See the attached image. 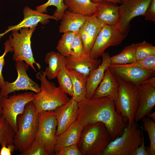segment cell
I'll list each match as a JSON object with an SVG mask.
<instances>
[{
  "mask_svg": "<svg viewBox=\"0 0 155 155\" xmlns=\"http://www.w3.org/2000/svg\"><path fill=\"white\" fill-rule=\"evenodd\" d=\"M119 83L129 82L138 87L145 80L154 76L155 72L149 71L128 64H110L108 67Z\"/></svg>",
  "mask_w": 155,
  "mask_h": 155,
  "instance_id": "5bb4252c",
  "label": "cell"
},
{
  "mask_svg": "<svg viewBox=\"0 0 155 155\" xmlns=\"http://www.w3.org/2000/svg\"><path fill=\"white\" fill-rule=\"evenodd\" d=\"M15 133L2 115L0 116V144L7 146L13 145Z\"/></svg>",
  "mask_w": 155,
  "mask_h": 155,
  "instance_id": "f1b7e54d",
  "label": "cell"
},
{
  "mask_svg": "<svg viewBox=\"0 0 155 155\" xmlns=\"http://www.w3.org/2000/svg\"><path fill=\"white\" fill-rule=\"evenodd\" d=\"M135 51L136 61L155 55V46L145 40L136 43Z\"/></svg>",
  "mask_w": 155,
  "mask_h": 155,
  "instance_id": "d6a6232c",
  "label": "cell"
},
{
  "mask_svg": "<svg viewBox=\"0 0 155 155\" xmlns=\"http://www.w3.org/2000/svg\"><path fill=\"white\" fill-rule=\"evenodd\" d=\"M53 111L57 122V137L77 120L79 112L78 103L71 97L67 103Z\"/></svg>",
  "mask_w": 155,
  "mask_h": 155,
  "instance_id": "9a60e30c",
  "label": "cell"
},
{
  "mask_svg": "<svg viewBox=\"0 0 155 155\" xmlns=\"http://www.w3.org/2000/svg\"><path fill=\"white\" fill-rule=\"evenodd\" d=\"M36 26L12 31L9 39V44L13 48L14 52L13 60L16 62L24 61L36 72V71L34 64H35L38 69H41V66L34 59L31 47V38Z\"/></svg>",
  "mask_w": 155,
  "mask_h": 155,
  "instance_id": "8992f818",
  "label": "cell"
},
{
  "mask_svg": "<svg viewBox=\"0 0 155 155\" xmlns=\"http://www.w3.org/2000/svg\"><path fill=\"white\" fill-rule=\"evenodd\" d=\"M67 71L71 80L74 93L73 96L71 97L78 103L86 97L87 78L75 70L69 69Z\"/></svg>",
  "mask_w": 155,
  "mask_h": 155,
  "instance_id": "484cf974",
  "label": "cell"
},
{
  "mask_svg": "<svg viewBox=\"0 0 155 155\" xmlns=\"http://www.w3.org/2000/svg\"><path fill=\"white\" fill-rule=\"evenodd\" d=\"M127 64L140 68L146 71L155 72V55L137 60L134 63Z\"/></svg>",
  "mask_w": 155,
  "mask_h": 155,
  "instance_id": "d590c367",
  "label": "cell"
},
{
  "mask_svg": "<svg viewBox=\"0 0 155 155\" xmlns=\"http://www.w3.org/2000/svg\"><path fill=\"white\" fill-rule=\"evenodd\" d=\"M143 16L146 20L155 22V0H152Z\"/></svg>",
  "mask_w": 155,
  "mask_h": 155,
  "instance_id": "f35d334b",
  "label": "cell"
},
{
  "mask_svg": "<svg viewBox=\"0 0 155 155\" xmlns=\"http://www.w3.org/2000/svg\"><path fill=\"white\" fill-rule=\"evenodd\" d=\"M38 117V127L36 137L41 140L47 155H54L57 126L55 113L53 111H42L39 113Z\"/></svg>",
  "mask_w": 155,
  "mask_h": 155,
  "instance_id": "30bf717a",
  "label": "cell"
},
{
  "mask_svg": "<svg viewBox=\"0 0 155 155\" xmlns=\"http://www.w3.org/2000/svg\"><path fill=\"white\" fill-rule=\"evenodd\" d=\"M142 131L135 121L128 122L121 135L111 140L102 155H132L142 144Z\"/></svg>",
  "mask_w": 155,
  "mask_h": 155,
  "instance_id": "5b68a950",
  "label": "cell"
},
{
  "mask_svg": "<svg viewBox=\"0 0 155 155\" xmlns=\"http://www.w3.org/2000/svg\"><path fill=\"white\" fill-rule=\"evenodd\" d=\"M83 128L82 125L76 120L57 137L54 148V155L64 147L77 144Z\"/></svg>",
  "mask_w": 155,
  "mask_h": 155,
  "instance_id": "44dd1931",
  "label": "cell"
},
{
  "mask_svg": "<svg viewBox=\"0 0 155 155\" xmlns=\"http://www.w3.org/2000/svg\"><path fill=\"white\" fill-rule=\"evenodd\" d=\"M142 119L143 129L147 132L150 143L149 147L146 149L149 155H155V122L148 117H145Z\"/></svg>",
  "mask_w": 155,
  "mask_h": 155,
  "instance_id": "4dcf8cb0",
  "label": "cell"
},
{
  "mask_svg": "<svg viewBox=\"0 0 155 155\" xmlns=\"http://www.w3.org/2000/svg\"><path fill=\"white\" fill-rule=\"evenodd\" d=\"M64 2L70 11L90 16L94 15L100 1L94 3L91 0H64Z\"/></svg>",
  "mask_w": 155,
  "mask_h": 155,
  "instance_id": "d4e9b609",
  "label": "cell"
},
{
  "mask_svg": "<svg viewBox=\"0 0 155 155\" xmlns=\"http://www.w3.org/2000/svg\"><path fill=\"white\" fill-rule=\"evenodd\" d=\"M55 155H82L79 150L77 144L63 148Z\"/></svg>",
  "mask_w": 155,
  "mask_h": 155,
  "instance_id": "74e56055",
  "label": "cell"
},
{
  "mask_svg": "<svg viewBox=\"0 0 155 155\" xmlns=\"http://www.w3.org/2000/svg\"><path fill=\"white\" fill-rule=\"evenodd\" d=\"M34 94L33 92H29L3 97L2 115L15 134L18 131V117L23 114L26 105L32 101Z\"/></svg>",
  "mask_w": 155,
  "mask_h": 155,
  "instance_id": "ba28073f",
  "label": "cell"
},
{
  "mask_svg": "<svg viewBox=\"0 0 155 155\" xmlns=\"http://www.w3.org/2000/svg\"><path fill=\"white\" fill-rule=\"evenodd\" d=\"M121 0H92V1L94 3H97L102 1H108L115 4L119 3L121 4Z\"/></svg>",
  "mask_w": 155,
  "mask_h": 155,
  "instance_id": "b9f144b4",
  "label": "cell"
},
{
  "mask_svg": "<svg viewBox=\"0 0 155 155\" xmlns=\"http://www.w3.org/2000/svg\"><path fill=\"white\" fill-rule=\"evenodd\" d=\"M119 86V82L108 67L92 98L110 97L113 99L115 102L117 99Z\"/></svg>",
  "mask_w": 155,
  "mask_h": 155,
  "instance_id": "ffe728a7",
  "label": "cell"
},
{
  "mask_svg": "<svg viewBox=\"0 0 155 155\" xmlns=\"http://www.w3.org/2000/svg\"><path fill=\"white\" fill-rule=\"evenodd\" d=\"M102 60L100 65L90 73L86 82V97L92 98L98 86L102 80L105 70L111 64V57L104 52L101 56Z\"/></svg>",
  "mask_w": 155,
  "mask_h": 155,
  "instance_id": "d6986e66",
  "label": "cell"
},
{
  "mask_svg": "<svg viewBox=\"0 0 155 155\" xmlns=\"http://www.w3.org/2000/svg\"><path fill=\"white\" fill-rule=\"evenodd\" d=\"M117 4L100 1L94 15L104 24L115 26L119 16V6Z\"/></svg>",
  "mask_w": 155,
  "mask_h": 155,
  "instance_id": "7402d4cb",
  "label": "cell"
},
{
  "mask_svg": "<svg viewBox=\"0 0 155 155\" xmlns=\"http://www.w3.org/2000/svg\"><path fill=\"white\" fill-rule=\"evenodd\" d=\"M152 0H121L119 6V16L115 25L121 32L127 35L130 23L134 18L144 15Z\"/></svg>",
  "mask_w": 155,
  "mask_h": 155,
  "instance_id": "9c48e42d",
  "label": "cell"
},
{
  "mask_svg": "<svg viewBox=\"0 0 155 155\" xmlns=\"http://www.w3.org/2000/svg\"><path fill=\"white\" fill-rule=\"evenodd\" d=\"M147 116L150 118L152 120L155 122V112H150L148 114Z\"/></svg>",
  "mask_w": 155,
  "mask_h": 155,
  "instance_id": "7bdbcfd3",
  "label": "cell"
},
{
  "mask_svg": "<svg viewBox=\"0 0 155 155\" xmlns=\"http://www.w3.org/2000/svg\"><path fill=\"white\" fill-rule=\"evenodd\" d=\"M119 83L118 96L114 102L115 109L125 120L132 122L137 107L138 87L129 82Z\"/></svg>",
  "mask_w": 155,
  "mask_h": 155,
  "instance_id": "52a82bcc",
  "label": "cell"
},
{
  "mask_svg": "<svg viewBox=\"0 0 155 155\" xmlns=\"http://www.w3.org/2000/svg\"><path fill=\"white\" fill-rule=\"evenodd\" d=\"M138 105L134 117L137 123L151 112L155 105V77L143 82L137 87Z\"/></svg>",
  "mask_w": 155,
  "mask_h": 155,
  "instance_id": "7c38bea8",
  "label": "cell"
},
{
  "mask_svg": "<svg viewBox=\"0 0 155 155\" xmlns=\"http://www.w3.org/2000/svg\"><path fill=\"white\" fill-rule=\"evenodd\" d=\"M127 36L120 31L115 26L104 24L92 49L90 54V56L98 59L109 47L120 44Z\"/></svg>",
  "mask_w": 155,
  "mask_h": 155,
  "instance_id": "8fae6325",
  "label": "cell"
},
{
  "mask_svg": "<svg viewBox=\"0 0 155 155\" xmlns=\"http://www.w3.org/2000/svg\"><path fill=\"white\" fill-rule=\"evenodd\" d=\"M89 16L66 10L61 19L59 32L62 33L67 32H78Z\"/></svg>",
  "mask_w": 155,
  "mask_h": 155,
  "instance_id": "603a6c76",
  "label": "cell"
},
{
  "mask_svg": "<svg viewBox=\"0 0 155 155\" xmlns=\"http://www.w3.org/2000/svg\"><path fill=\"white\" fill-rule=\"evenodd\" d=\"M20 155H48L41 140L36 137L34 140Z\"/></svg>",
  "mask_w": 155,
  "mask_h": 155,
  "instance_id": "836d02e7",
  "label": "cell"
},
{
  "mask_svg": "<svg viewBox=\"0 0 155 155\" xmlns=\"http://www.w3.org/2000/svg\"><path fill=\"white\" fill-rule=\"evenodd\" d=\"M104 24L94 15L89 17L78 32L83 42L84 53L90 54L96 38Z\"/></svg>",
  "mask_w": 155,
  "mask_h": 155,
  "instance_id": "e0dca14e",
  "label": "cell"
},
{
  "mask_svg": "<svg viewBox=\"0 0 155 155\" xmlns=\"http://www.w3.org/2000/svg\"><path fill=\"white\" fill-rule=\"evenodd\" d=\"M40 82V91L34 94L32 101L39 113L42 111H53L67 103L70 100L66 93L60 86L48 80L42 70L36 75Z\"/></svg>",
  "mask_w": 155,
  "mask_h": 155,
  "instance_id": "3957f363",
  "label": "cell"
},
{
  "mask_svg": "<svg viewBox=\"0 0 155 155\" xmlns=\"http://www.w3.org/2000/svg\"><path fill=\"white\" fill-rule=\"evenodd\" d=\"M67 57L59 52L51 51L46 55L44 61L48 65L44 71L49 80L56 78L62 68L65 66Z\"/></svg>",
  "mask_w": 155,
  "mask_h": 155,
  "instance_id": "cb8c5ba5",
  "label": "cell"
},
{
  "mask_svg": "<svg viewBox=\"0 0 155 155\" xmlns=\"http://www.w3.org/2000/svg\"><path fill=\"white\" fill-rule=\"evenodd\" d=\"M2 98L3 97L1 96L0 94V116L2 115L3 114Z\"/></svg>",
  "mask_w": 155,
  "mask_h": 155,
  "instance_id": "ee69618b",
  "label": "cell"
},
{
  "mask_svg": "<svg viewBox=\"0 0 155 155\" xmlns=\"http://www.w3.org/2000/svg\"><path fill=\"white\" fill-rule=\"evenodd\" d=\"M136 46V43H132L125 46L119 54L111 57V64L125 65L135 62Z\"/></svg>",
  "mask_w": 155,
  "mask_h": 155,
  "instance_id": "4316f807",
  "label": "cell"
},
{
  "mask_svg": "<svg viewBox=\"0 0 155 155\" xmlns=\"http://www.w3.org/2000/svg\"><path fill=\"white\" fill-rule=\"evenodd\" d=\"M38 114L31 101L26 105L23 114L18 116V131L13 141L15 150L22 152L34 140L38 127Z\"/></svg>",
  "mask_w": 155,
  "mask_h": 155,
  "instance_id": "277c9868",
  "label": "cell"
},
{
  "mask_svg": "<svg viewBox=\"0 0 155 155\" xmlns=\"http://www.w3.org/2000/svg\"><path fill=\"white\" fill-rule=\"evenodd\" d=\"M59 86L67 94L72 97L74 95L71 78L65 67H63L57 78Z\"/></svg>",
  "mask_w": 155,
  "mask_h": 155,
  "instance_id": "1f68e13d",
  "label": "cell"
},
{
  "mask_svg": "<svg viewBox=\"0 0 155 155\" xmlns=\"http://www.w3.org/2000/svg\"><path fill=\"white\" fill-rule=\"evenodd\" d=\"M84 45L80 34L76 33L71 46V54L69 57L72 59L78 58L84 54Z\"/></svg>",
  "mask_w": 155,
  "mask_h": 155,
  "instance_id": "e575fe53",
  "label": "cell"
},
{
  "mask_svg": "<svg viewBox=\"0 0 155 155\" xmlns=\"http://www.w3.org/2000/svg\"><path fill=\"white\" fill-rule=\"evenodd\" d=\"M64 0H48L45 3L38 6L36 8V11L39 13H46L47 7L51 6H54L57 9L53 15L58 20L61 19L65 11L67 8V7L65 4Z\"/></svg>",
  "mask_w": 155,
  "mask_h": 155,
  "instance_id": "83f0119b",
  "label": "cell"
},
{
  "mask_svg": "<svg viewBox=\"0 0 155 155\" xmlns=\"http://www.w3.org/2000/svg\"><path fill=\"white\" fill-rule=\"evenodd\" d=\"M78 103L79 112L77 120L83 127L101 122L108 130L112 140L121 135L127 124L125 120L117 111L112 98L86 97Z\"/></svg>",
  "mask_w": 155,
  "mask_h": 155,
  "instance_id": "6da1fadb",
  "label": "cell"
},
{
  "mask_svg": "<svg viewBox=\"0 0 155 155\" xmlns=\"http://www.w3.org/2000/svg\"><path fill=\"white\" fill-rule=\"evenodd\" d=\"M141 127L142 131V142L141 144L135 150L132 155H149L148 152L146 149L145 146L144 138L142 125V126H141Z\"/></svg>",
  "mask_w": 155,
  "mask_h": 155,
  "instance_id": "ab89813d",
  "label": "cell"
},
{
  "mask_svg": "<svg viewBox=\"0 0 155 155\" xmlns=\"http://www.w3.org/2000/svg\"><path fill=\"white\" fill-rule=\"evenodd\" d=\"M16 62L15 67L18 77L13 82L5 81L4 85L0 88L1 96L3 97L7 96L10 93L21 90H30L36 94L39 92L40 86L31 79L27 74V71L29 66L23 61Z\"/></svg>",
  "mask_w": 155,
  "mask_h": 155,
  "instance_id": "4fadbf2b",
  "label": "cell"
},
{
  "mask_svg": "<svg viewBox=\"0 0 155 155\" xmlns=\"http://www.w3.org/2000/svg\"><path fill=\"white\" fill-rule=\"evenodd\" d=\"M101 62V59H93L90 54L84 53L76 59L67 57L65 67L67 70H73L83 74L88 78L90 73L97 68Z\"/></svg>",
  "mask_w": 155,
  "mask_h": 155,
  "instance_id": "ac0fdd59",
  "label": "cell"
},
{
  "mask_svg": "<svg viewBox=\"0 0 155 155\" xmlns=\"http://www.w3.org/2000/svg\"><path fill=\"white\" fill-rule=\"evenodd\" d=\"M5 51L3 55L0 56V88H2L4 85L5 81L2 74V70L4 64L5 56L9 52H13V48L9 44V40H7L4 44Z\"/></svg>",
  "mask_w": 155,
  "mask_h": 155,
  "instance_id": "8d00e7d4",
  "label": "cell"
},
{
  "mask_svg": "<svg viewBox=\"0 0 155 155\" xmlns=\"http://www.w3.org/2000/svg\"><path fill=\"white\" fill-rule=\"evenodd\" d=\"M15 150V147L14 144L7 146L2 145L0 151V155H11Z\"/></svg>",
  "mask_w": 155,
  "mask_h": 155,
  "instance_id": "60d3db41",
  "label": "cell"
},
{
  "mask_svg": "<svg viewBox=\"0 0 155 155\" xmlns=\"http://www.w3.org/2000/svg\"><path fill=\"white\" fill-rule=\"evenodd\" d=\"M76 33L73 32L63 33L56 48L58 52L66 57L70 56L71 45Z\"/></svg>",
  "mask_w": 155,
  "mask_h": 155,
  "instance_id": "f546056e",
  "label": "cell"
},
{
  "mask_svg": "<svg viewBox=\"0 0 155 155\" xmlns=\"http://www.w3.org/2000/svg\"><path fill=\"white\" fill-rule=\"evenodd\" d=\"M111 140L104 124L98 122L83 127L77 145L82 155H102Z\"/></svg>",
  "mask_w": 155,
  "mask_h": 155,
  "instance_id": "7a4b0ae2",
  "label": "cell"
},
{
  "mask_svg": "<svg viewBox=\"0 0 155 155\" xmlns=\"http://www.w3.org/2000/svg\"><path fill=\"white\" fill-rule=\"evenodd\" d=\"M23 14L24 17L23 20L17 25L9 26L4 32L0 34V38L11 31L37 26L39 23L43 25L46 24L49 22L50 19L55 20L57 21L53 15L39 13L27 6L24 9Z\"/></svg>",
  "mask_w": 155,
  "mask_h": 155,
  "instance_id": "2e32d148",
  "label": "cell"
}]
</instances>
